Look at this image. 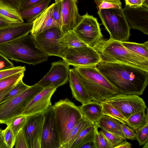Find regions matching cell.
<instances>
[{
    "label": "cell",
    "instance_id": "obj_1",
    "mask_svg": "<svg viewBox=\"0 0 148 148\" xmlns=\"http://www.w3.org/2000/svg\"><path fill=\"white\" fill-rule=\"evenodd\" d=\"M96 67L120 93L139 96L148 84V71L137 67L102 61Z\"/></svg>",
    "mask_w": 148,
    "mask_h": 148
},
{
    "label": "cell",
    "instance_id": "obj_2",
    "mask_svg": "<svg viewBox=\"0 0 148 148\" xmlns=\"http://www.w3.org/2000/svg\"><path fill=\"white\" fill-rule=\"evenodd\" d=\"M0 53L9 60L34 65L46 62L48 58L31 34L0 45Z\"/></svg>",
    "mask_w": 148,
    "mask_h": 148
},
{
    "label": "cell",
    "instance_id": "obj_3",
    "mask_svg": "<svg viewBox=\"0 0 148 148\" xmlns=\"http://www.w3.org/2000/svg\"><path fill=\"white\" fill-rule=\"evenodd\" d=\"M93 48L102 61L126 64L148 71V59L126 48L121 42L103 39Z\"/></svg>",
    "mask_w": 148,
    "mask_h": 148
},
{
    "label": "cell",
    "instance_id": "obj_4",
    "mask_svg": "<svg viewBox=\"0 0 148 148\" xmlns=\"http://www.w3.org/2000/svg\"><path fill=\"white\" fill-rule=\"evenodd\" d=\"M74 69L92 101L100 103L120 93L96 66Z\"/></svg>",
    "mask_w": 148,
    "mask_h": 148
},
{
    "label": "cell",
    "instance_id": "obj_5",
    "mask_svg": "<svg viewBox=\"0 0 148 148\" xmlns=\"http://www.w3.org/2000/svg\"><path fill=\"white\" fill-rule=\"evenodd\" d=\"M53 106L61 146L83 115L79 106L67 98L60 100Z\"/></svg>",
    "mask_w": 148,
    "mask_h": 148
},
{
    "label": "cell",
    "instance_id": "obj_6",
    "mask_svg": "<svg viewBox=\"0 0 148 148\" xmlns=\"http://www.w3.org/2000/svg\"><path fill=\"white\" fill-rule=\"evenodd\" d=\"M97 13L109 33L110 38L121 42H128L130 28L122 8L103 9Z\"/></svg>",
    "mask_w": 148,
    "mask_h": 148
},
{
    "label": "cell",
    "instance_id": "obj_7",
    "mask_svg": "<svg viewBox=\"0 0 148 148\" xmlns=\"http://www.w3.org/2000/svg\"><path fill=\"white\" fill-rule=\"evenodd\" d=\"M43 88L36 84L29 86L19 95L0 105V124H6L11 119L22 115L27 104Z\"/></svg>",
    "mask_w": 148,
    "mask_h": 148
},
{
    "label": "cell",
    "instance_id": "obj_8",
    "mask_svg": "<svg viewBox=\"0 0 148 148\" xmlns=\"http://www.w3.org/2000/svg\"><path fill=\"white\" fill-rule=\"evenodd\" d=\"M62 59L69 66L74 67L96 66L101 61L98 53L94 48L88 46L66 48Z\"/></svg>",
    "mask_w": 148,
    "mask_h": 148
},
{
    "label": "cell",
    "instance_id": "obj_9",
    "mask_svg": "<svg viewBox=\"0 0 148 148\" xmlns=\"http://www.w3.org/2000/svg\"><path fill=\"white\" fill-rule=\"evenodd\" d=\"M73 29L79 38L88 46L94 48L103 40L97 19L87 12L82 16Z\"/></svg>",
    "mask_w": 148,
    "mask_h": 148
},
{
    "label": "cell",
    "instance_id": "obj_10",
    "mask_svg": "<svg viewBox=\"0 0 148 148\" xmlns=\"http://www.w3.org/2000/svg\"><path fill=\"white\" fill-rule=\"evenodd\" d=\"M62 36L60 28L54 27L33 36L38 47L48 56H56L62 58L66 48L61 46L58 42Z\"/></svg>",
    "mask_w": 148,
    "mask_h": 148
},
{
    "label": "cell",
    "instance_id": "obj_11",
    "mask_svg": "<svg viewBox=\"0 0 148 148\" xmlns=\"http://www.w3.org/2000/svg\"><path fill=\"white\" fill-rule=\"evenodd\" d=\"M117 108L127 119L135 113L146 110L144 100L138 95L119 93L103 101Z\"/></svg>",
    "mask_w": 148,
    "mask_h": 148
},
{
    "label": "cell",
    "instance_id": "obj_12",
    "mask_svg": "<svg viewBox=\"0 0 148 148\" xmlns=\"http://www.w3.org/2000/svg\"><path fill=\"white\" fill-rule=\"evenodd\" d=\"M41 148H60L61 144L53 106L43 112Z\"/></svg>",
    "mask_w": 148,
    "mask_h": 148
},
{
    "label": "cell",
    "instance_id": "obj_13",
    "mask_svg": "<svg viewBox=\"0 0 148 148\" xmlns=\"http://www.w3.org/2000/svg\"><path fill=\"white\" fill-rule=\"evenodd\" d=\"M69 70V65L63 60L53 62L49 71L36 84L43 88L52 85L57 88L67 82Z\"/></svg>",
    "mask_w": 148,
    "mask_h": 148
},
{
    "label": "cell",
    "instance_id": "obj_14",
    "mask_svg": "<svg viewBox=\"0 0 148 148\" xmlns=\"http://www.w3.org/2000/svg\"><path fill=\"white\" fill-rule=\"evenodd\" d=\"M123 10L130 29H138L148 34V6L125 5Z\"/></svg>",
    "mask_w": 148,
    "mask_h": 148
},
{
    "label": "cell",
    "instance_id": "obj_15",
    "mask_svg": "<svg viewBox=\"0 0 148 148\" xmlns=\"http://www.w3.org/2000/svg\"><path fill=\"white\" fill-rule=\"evenodd\" d=\"M57 88L52 85L44 88L27 104L22 115L29 116L47 110L52 106L51 99Z\"/></svg>",
    "mask_w": 148,
    "mask_h": 148
},
{
    "label": "cell",
    "instance_id": "obj_16",
    "mask_svg": "<svg viewBox=\"0 0 148 148\" xmlns=\"http://www.w3.org/2000/svg\"><path fill=\"white\" fill-rule=\"evenodd\" d=\"M78 0L61 1L62 20L60 31L62 36L69 30L74 29L82 18V16L78 12Z\"/></svg>",
    "mask_w": 148,
    "mask_h": 148
},
{
    "label": "cell",
    "instance_id": "obj_17",
    "mask_svg": "<svg viewBox=\"0 0 148 148\" xmlns=\"http://www.w3.org/2000/svg\"><path fill=\"white\" fill-rule=\"evenodd\" d=\"M26 122L23 128L27 142L28 148H32L33 143L41 140L44 120L43 112L27 116Z\"/></svg>",
    "mask_w": 148,
    "mask_h": 148
},
{
    "label": "cell",
    "instance_id": "obj_18",
    "mask_svg": "<svg viewBox=\"0 0 148 148\" xmlns=\"http://www.w3.org/2000/svg\"><path fill=\"white\" fill-rule=\"evenodd\" d=\"M33 22L16 23L0 27V45L25 36L30 33Z\"/></svg>",
    "mask_w": 148,
    "mask_h": 148
},
{
    "label": "cell",
    "instance_id": "obj_19",
    "mask_svg": "<svg viewBox=\"0 0 148 148\" xmlns=\"http://www.w3.org/2000/svg\"><path fill=\"white\" fill-rule=\"evenodd\" d=\"M68 81L73 97L83 105L92 101L74 68L69 69Z\"/></svg>",
    "mask_w": 148,
    "mask_h": 148
},
{
    "label": "cell",
    "instance_id": "obj_20",
    "mask_svg": "<svg viewBox=\"0 0 148 148\" xmlns=\"http://www.w3.org/2000/svg\"><path fill=\"white\" fill-rule=\"evenodd\" d=\"M54 3L48 7L34 21L32 29L30 32L32 36L52 27H58L53 16Z\"/></svg>",
    "mask_w": 148,
    "mask_h": 148
},
{
    "label": "cell",
    "instance_id": "obj_21",
    "mask_svg": "<svg viewBox=\"0 0 148 148\" xmlns=\"http://www.w3.org/2000/svg\"><path fill=\"white\" fill-rule=\"evenodd\" d=\"M79 107L82 115L93 123L97 124L104 115L99 102L92 100Z\"/></svg>",
    "mask_w": 148,
    "mask_h": 148
},
{
    "label": "cell",
    "instance_id": "obj_22",
    "mask_svg": "<svg viewBox=\"0 0 148 148\" xmlns=\"http://www.w3.org/2000/svg\"><path fill=\"white\" fill-rule=\"evenodd\" d=\"M51 0H46L27 9L19 11L23 19L27 23L33 22L48 7Z\"/></svg>",
    "mask_w": 148,
    "mask_h": 148
},
{
    "label": "cell",
    "instance_id": "obj_23",
    "mask_svg": "<svg viewBox=\"0 0 148 148\" xmlns=\"http://www.w3.org/2000/svg\"><path fill=\"white\" fill-rule=\"evenodd\" d=\"M58 42L66 48H76L88 46L79 37L73 29L69 30L59 39Z\"/></svg>",
    "mask_w": 148,
    "mask_h": 148
},
{
    "label": "cell",
    "instance_id": "obj_24",
    "mask_svg": "<svg viewBox=\"0 0 148 148\" xmlns=\"http://www.w3.org/2000/svg\"><path fill=\"white\" fill-rule=\"evenodd\" d=\"M97 128V124L94 123L84 129L80 133L70 148H80L86 143L95 140L96 130Z\"/></svg>",
    "mask_w": 148,
    "mask_h": 148
},
{
    "label": "cell",
    "instance_id": "obj_25",
    "mask_svg": "<svg viewBox=\"0 0 148 148\" xmlns=\"http://www.w3.org/2000/svg\"><path fill=\"white\" fill-rule=\"evenodd\" d=\"M0 18L13 23L24 22L19 11L0 1Z\"/></svg>",
    "mask_w": 148,
    "mask_h": 148
},
{
    "label": "cell",
    "instance_id": "obj_26",
    "mask_svg": "<svg viewBox=\"0 0 148 148\" xmlns=\"http://www.w3.org/2000/svg\"><path fill=\"white\" fill-rule=\"evenodd\" d=\"M92 124L94 123L83 116L80 121L71 129L60 148H70L80 133L84 129Z\"/></svg>",
    "mask_w": 148,
    "mask_h": 148
},
{
    "label": "cell",
    "instance_id": "obj_27",
    "mask_svg": "<svg viewBox=\"0 0 148 148\" xmlns=\"http://www.w3.org/2000/svg\"><path fill=\"white\" fill-rule=\"evenodd\" d=\"M121 123L110 117L104 115L97 124L98 127L123 136L121 130Z\"/></svg>",
    "mask_w": 148,
    "mask_h": 148
},
{
    "label": "cell",
    "instance_id": "obj_28",
    "mask_svg": "<svg viewBox=\"0 0 148 148\" xmlns=\"http://www.w3.org/2000/svg\"><path fill=\"white\" fill-rule=\"evenodd\" d=\"M146 110H143L135 113L127 119V125L135 131L148 124L147 108Z\"/></svg>",
    "mask_w": 148,
    "mask_h": 148
},
{
    "label": "cell",
    "instance_id": "obj_29",
    "mask_svg": "<svg viewBox=\"0 0 148 148\" xmlns=\"http://www.w3.org/2000/svg\"><path fill=\"white\" fill-rule=\"evenodd\" d=\"M100 103L104 115L109 116L118 121L121 123L127 125V119L123 116L118 110L111 105L103 101Z\"/></svg>",
    "mask_w": 148,
    "mask_h": 148
},
{
    "label": "cell",
    "instance_id": "obj_30",
    "mask_svg": "<svg viewBox=\"0 0 148 148\" xmlns=\"http://www.w3.org/2000/svg\"><path fill=\"white\" fill-rule=\"evenodd\" d=\"M126 48L148 59V41L139 44L128 42H121Z\"/></svg>",
    "mask_w": 148,
    "mask_h": 148
},
{
    "label": "cell",
    "instance_id": "obj_31",
    "mask_svg": "<svg viewBox=\"0 0 148 148\" xmlns=\"http://www.w3.org/2000/svg\"><path fill=\"white\" fill-rule=\"evenodd\" d=\"M22 79L19 80L5 95L0 101V105L19 95L29 87V86L25 84Z\"/></svg>",
    "mask_w": 148,
    "mask_h": 148
},
{
    "label": "cell",
    "instance_id": "obj_32",
    "mask_svg": "<svg viewBox=\"0 0 148 148\" xmlns=\"http://www.w3.org/2000/svg\"><path fill=\"white\" fill-rule=\"evenodd\" d=\"M25 71L16 73L0 80V93L13 86L23 79Z\"/></svg>",
    "mask_w": 148,
    "mask_h": 148
},
{
    "label": "cell",
    "instance_id": "obj_33",
    "mask_svg": "<svg viewBox=\"0 0 148 148\" xmlns=\"http://www.w3.org/2000/svg\"><path fill=\"white\" fill-rule=\"evenodd\" d=\"M27 116L21 115L16 116L7 121L6 124L12 130L15 136L23 127L27 119Z\"/></svg>",
    "mask_w": 148,
    "mask_h": 148
},
{
    "label": "cell",
    "instance_id": "obj_34",
    "mask_svg": "<svg viewBox=\"0 0 148 148\" xmlns=\"http://www.w3.org/2000/svg\"><path fill=\"white\" fill-rule=\"evenodd\" d=\"M100 131L106 138L110 148H115L116 146L121 143L126 138L123 136L116 134L107 131L100 128Z\"/></svg>",
    "mask_w": 148,
    "mask_h": 148
},
{
    "label": "cell",
    "instance_id": "obj_35",
    "mask_svg": "<svg viewBox=\"0 0 148 148\" xmlns=\"http://www.w3.org/2000/svg\"><path fill=\"white\" fill-rule=\"evenodd\" d=\"M98 11L103 9L122 8L120 0H95Z\"/></svg>",
    "mask_w": 148,
    "mask_h": 148
},
{
    "label": "cell",
    "instance_id": "obj_36",
    "mask_svg": "<svg viewBox=\"0 0 148 148\" xmlns=\"http://www.w3.org/2000/svg\"><path fill=\"white\" fill-rule=\"evenodd\" d=\"M136 138L141 146L148 142V124L145 126L138 128L135 131Z\"/></svg>",
    "mask_w": 148,
    "mask_h": 148
},
{
    "label": "cell",
    "instance_id": "obj_37",
    "mask_svg": "<svg viewBox=\"0 0 148 148\" xmlns=\"http://www.w3.org/2000/svg\"><path fill=\"white\" fill-rule=\"evenodd\" d=\"M1 134L4 142L8 148H12L14 145L15 137L10 129L8 126L2 130Z\"/></svg>",
    "mask_w": 148,
    "mask_h": 148
},
{
    "label": "cell",
    "instance_id": "obj_38",
    "mask_svg": "<svg viewBox=\"0 0 148 148\" xmlns=\"http://www.w3.org/2000/svg\"><path fill=\"white\" fill-rule=\"evenodd\" d=\"M25 67L21 66L0 70V80L18 72L25 71Z\"/></svg>",
    "mask_w": 148,
    "mask_h": 148
},
{
    "label": "cell",
    "instance_id": "obj_39",
    "mask_svg": "<svg viewBox=\"0 0 148 148\" xmlns=\"http://www.w3.org/2000/svg\"><path fill=\"white\" fill-rule=\"evenodd\" d=\"M53 16L60 30L62 20L61 1L54 3Z\"/></svg>",
    "mask_w": 148,
    "mask_h": 148
},
{
    "label": "cell",
    "instance_id": "obj_40",
    "mask_svg": "<svg viewBox=\"0 0 148 148\" xmlns=\"http://www.w3.org/2000/svg\"><path fill=\"white\" fill-rule=\"evenodd\" d=\"M97 128L96 130L95 140L97 148H110V146L105 136Z\"/></svg>",
    "mask_w": 148,
    "mask_h": 148
},
{
    "label": "cell",
    "instance_id": "obj_41",
    "mask_svg": "<svg viewBox=\"0 0 148 148\" xmlns=\"http://www.w3.org/2000/svg\"><path fill=\"white\" fill-rule=\"evenodd\" d=\"M14 146L16 148H28L26 138L23 129L16 135Z\"/></svg>",
    "mask_w": 148,
    "mask_h": 148
},
{
    "label": "cell",
    "instance_id": "obj_42",
    "mask_svg": "<svg viewBox=\"0 0 148 148\" xmlns=\"http://www.w3.org/2000/svg\"><path fill=\"white\" fill-rule=\"evenodd\" d=\"M121 125L122 135L126 139L132 140H136L135 133L133 129L122 123H121Z\"/></svg>",
    "mask_w": 148,
    "mask_h": 148
},
{
    "label": "cell",
    "instance_id": "obj_43",
    "mask_svg": "<svg viewBox=\"0 0 148 148\" xmlns=\"http://www.w3.org/2000/svg\"><path fill=\"white\" fill-rule=\"evenodd\" d=\"M14 67L13 63L0 53V70Z\"/></svg>",
    "mask_w": 148,
    "mask_h": 148
},
{
    "label": "cell",
    "instance_id": "obj_44",
    "mask_svg": "<svg viewBox=\"0 0 148 148\" xmlns=\"http://www.w3.org/2000/svg\"><path fill=\"white\" fill-rule=\"evenodd\" d=\"M46 0H23L20 10L27 9Z\"/></svg>",
    "mask_w": 148,
    "mask_h": 148
},
{
    "label": "cell",
    "instance_id": "obj_45",
    "mask_svg": "<svg viewBox=\"0 0 148 148\" xmlns=\"http://www.w3.org/2000/svg\"><path fill=\"white\" fill-rule=\"evenodd\" d=\"M23 0H1L3 2L10 5L18 11L21 10Z\"/></svg>",
    "mask_w": 148,
    "mask_h": 148
},
{
    "label": "cell",
    "instance_id": "obj_46",
    "mask_svg": "<svg viewBox=\"0 0 148 148\" xmlns=\"http://www.w3.org/2000/svg\"><path fill=\"white\" fill-rule=\"evenodd\" d=\"M125 5L130 6H141L142 5L148 6L145 0H125Z\"/></svg>",
    "mask_w": 148,
    "mask_h": 148
},
{
    "label": "cell",
    "instance_id": "obj_47",
    "mask_svg": "<svg viewBox=\"0 0 148 148\" xmlns=\"http://www.w3.org/2000/svg\"><path fill=\"white\" fill-rule=\"evenodd\" d=\"M80 148H97V147L95 140H94L86 143Z\"/></svg>",
    "mask_w": 148,
    "mask_h": 148
},
{
    "label": "cell",
    "instance_id": "obj_48",
    "mask_svg": "<svg viewBox=\"0 0 148 148\" xmlns=\"http://www.w3.org/2000/svg\"><path fill=\"white\" fill-rule=\"evenodd\" d=\"M131 147L132 144L126 141L125 140L115 148H131Z\"/></svg>",
    "mask_w": 148,
    "mask_h": 148
},
{
    "label": "cell",
    "instance_id": "obj_49",
    "mask_svg": "<svg viewBox=\"0 0 148 148\" xmlns=\"http://www.w3.org/2000/svg\"><path fill=\"white\" fill-rule=\"evenodd\" d=\"M14 23L0 18V27H3Z\"/></svg>",
    "mask_w": 148,
    "mask_h": 148
},
{
    "label": "cell",
    "instance_id": "obj_50",
    "mask_svg": "<svg viewBox=\"0 0 148 148\" xmlns=\"http://www.w3.org/2000/svg\"><path fill=\"white\" fill-rule=\"evenodd\" d=\"M0 148H8L4 142L1 132L0 133Z\"/></svg>",
    "mask_w": 148,
    "mask_h": 148
},
{
    "label": "cell",
    "instance_id": "obj_51",
    "mask_svg": "<svg viewBox=\"0 0 148 148\" xmlns=\"http://www.w3.org/2000/svg\"><path fill=\"white\" fill-rule=\"evenodd\" d=\"M12 87L1 93H0V101L4 97L5 95L12 88Z\"/></svg>",
    "mask_w": 148,
    "mask_h": 148
},
{
    "label": "cell",
    "instance_id": "obj_52",
    "mask_svg": "<svg viewBox=\"0 0 148 148\" xmlns=\"http://www.w3.org/2000/svg\"><path fill=\"white\" fill-rule=\"evenodd\" d=\"M143 148H147L148 146V142H147L144 145H143Z\"/></svg>",
    "mask_w": 148,
    "mask_h": 148
},
{
    "label": "cell",
    "instance_id": "obj_53",
    "mask_svg": "<svg viewBox=\"0 0 148 148\" xmlns=\"http://www.w3.org/2000/svg\"><path fill=\"white\" fill-rule=\"evenodd\" d=\"M62 0H55V3H57L61 2Z\"/></svg>",
    "mask_w": 148,
    "mask_h": 148
},
{
    "label": "cell",
    "instance_id": "obj_54",
    "mask_svg": "<svg viewBox=\"0 0 148 148\" xmlns=\"http://www.w3.org/2000/svg\"><path fill=\"white\" fill-rule=\"evenodd\" d=\"M145 1L148 4V0H145Z\"/></svg>",
    "mask_w": 148,
    "mask_h": 148
},
{
    "label": "cell",
    "instance_id": "obj_55",
    "mask_svg": "<svg viewBox=\"0 0 148 148\" xmlns=\"http://www.w3.org/2000/svg\"><path fill=\"white\" fill-rule=\"evenodd\" d=\"M2 130L0 128V133H1V132Z\"/></svg>",
    "mask_w": 148,
    "mask_h": 148
},
{
    "label": "cell",
    "instance_id": "obj_56",
    "mask_svg": "<svg viewBox=\"0 0 148 148\" xmlns=\"http://www.w3.org/2000/svg\"><path fill=\"white\" fill-rule=\"evenodd\" d=\"M0 1H1V0H0Z\"/></svg>",
    "mask_w": 148,
    "mask_h": 148
}]
</instances>
